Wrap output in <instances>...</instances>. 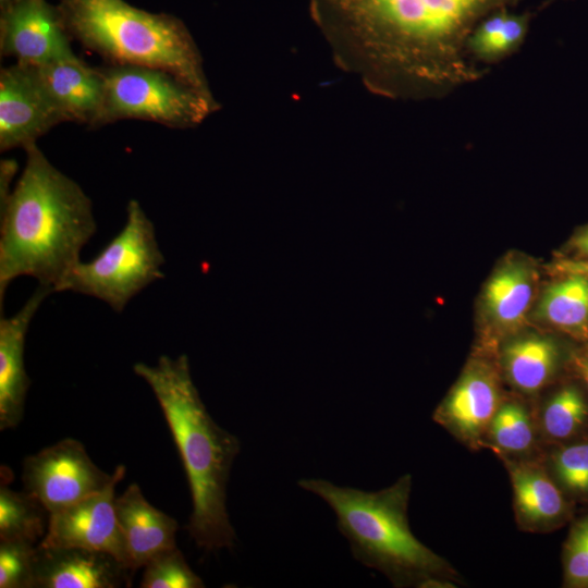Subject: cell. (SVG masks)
Instances as JSON below:
<instances>
[{
  "instance_id": "cell-19",
  "label": "cell",
  "mask_w": 588,
  "mask_h": 588,
  "mask_svg": "<svg viewBox=\"0 0 588 588\" xmlns=\"http://www.w3.org/2000/svg\"><path fill=\"white\" fill-rule=\"evenodd\" d=\"M534 296L532 275L520 262L507 264L488 281L485 306L491 320L503 330H514L526 319Z\"/></svg>"
},
{
  "instance_id": "cell-28",
  "label": "cell",
  "mask_w": 588,
  "mask_h": 588,
  "mask_svg": "<svg viewBox=\"0 0 588 588\" xmlns=\"http://www.w3.org/2000/svg\"><path fill=\"white\" fill-rule=\"evenodd\" d=\"M564 584L588 588V515L578 519L569 530L563 554Z\"/></svg>"
},
{
  "instance_id": "cell-22",
  "label": "cell",
  "mask_w": 588,
  "mask_h": 588,
  "mask_svg": "<svg viewBox=\"0 0 588 588\" xmlns=\"http://www.w3.org/2000/svg\"><path fill=\"white\" fill-rule=\"evenodd\" d=\"M49 513L32 494L0 488V541H19L35 544L44 538Z\"/></svg>"
},
{
  "instance_id": "cell-15",
  "label": "cell",
  "mask_w": 588,
  "mask_h": 588,
  "mask_svg": "<svg viewBox=\"0 0 588 588\" xmlns=\"http://www.w3.org/2000/svg\"><path fill=\"white\" fill-rule=\"evenodd\" d=\"M52 287L39 285L12 317L0 318V429L15 428L23 418L30 379L24 365L29 323Z\"/></svg>"
},
{
  "instance_id": "cell-18",
  "label": "cell",
  "mask_w": 588,
  "mask_h": 588,
  "mask_svg": "<svg viewBox=\"0 0 588 588\" xmlns=\"http://www.w3.org/2000/svg\"><path fill=\"white\" fill-rule=\"evenodd\" d=\"M535 13H514L500 8L483 17L466 40V53L477 65L489 68L517 52L529 32Z\"/></svg>"
},
{
  "instance_id": "cell-33",
  "label": "cell",
  "mask_w": 588,
  "mask_h": 588,
  "mask_svg": "<svg viewBox=\"0 0 588 588\" xmlns=\"http://www.w3.org/2000/svg\"><path fill=\"white\" fill-rule=\"evenodd\" d=\"M13 0H0V8H3L4 5L9 4Z\"/></svg>"
},
{
  "instance_id": "cell-9",
  "label": "cell",
  "mask_w": 588,
  "mask_h": 588,
  "mask_svg": "<svg viewBox=\"0 0 588 588\" xmlns=\"http://www.w3.org/2000/svg\"><path fill=\"white\" fill-rule=\"evenodd\" d=\"M1 9L0 53L35 66L76 57L58 7L13 0Z\"/></svg>"
},
{
  "instance_id": "cell-5",
  "label": "cell",
  "mask_w": 588,
  "mask_h": 588,
  "mask_svg": "<svg viewBox=\"0 0 588 588\" xmlns=\"http://www.w3.org/2000/svg\"><path fill=\"white\" fill-rule=\"evenodd\" d=\"M57 7L70 37L112 64L161 69L212 94L200 51L179 17L124 0H61Z\"/></svg>"
},
{
  "instance_id": "cell-7",
  "label": "cell",
  "mask_w": 588,
  "mask_h": 588,
  "mask_svg": "<svg viewBox=\"0 0 588 588\" xmlns=\"http://www.w3.org/2000/svg\"><path fill=\"white\" fill-rule=\"evenodd\" d=\"M100 70L106 85L101 126L135 119L188 128L220 108L212 94L161 69L112 64Z\"/></svg>"
},
{
  "instance_id": "cell-8",
  "label": "cell",
  "mask_w": 588,
  "mask_h": 588,
  "mask_svg": "<svg viewBox=\"0 0 588 588\" xmlns=\"http://www.w3.org/2000/svg\"><path fill=\"white\" fill-rule=\"evenodd\" d=\"M125 471L123 465L117 466L112 474L103 471L88 456L82 442L65 438L25 457L22 482L24 490L50 514L102 491L123 479Z\"/></svg>"
},
{
  "instance_id": "cell-14",
  "label": "cell",
  "mask_w": 588,
  "mask_h": 588,
  "mask_svg": "<svg viewBox=\"0 0 588 588\" xmlns=\"http://www.w3.org/2000/svg\"><path fill=\"white\" fill-rule=\"evenodd\" d=\"M36 68L48 97L64 122L101 126L106 85L100 69L89 66L77 57Z\"/></svg>"
},
{
  "instance_id": "cell-30",
  "label": "cell",
  "mask_w": 588,
  "mask_h": 588,
  "mask_svg": "<svg viewBox=\"0 0 588 588\" xmlns=\"http://www.w3.org/2000/svg\"><path fill=\"white\" fill-rule=\"evenodd\" d=\"M559 269L564 273H580L588 277V260H565L559 265Z\"/></svg>"
},
{
  "instance_id": "cell-1",
  "label": "cell",
  "mask_w": 588,
  "mask_h": 588,
  "mask_svg": "<svg viewBox=\"0 0 588 588\" xmlns=\"http://www.w3.org/2000/svg\"><path fill=\"white\" fill-rule=\"evenodd\" d=\"M522 0H309L336 64L372 94L443 98L488 73L466 53L475 26Z\"/></svg>"
},
{
  "instance_id": "cell-24",
  "label": "cell",
  "mask_w": 588,
  "mask_h": 588,
  "mask_svg": "<svg viewBox=\"0 0 588 588\" xmlns=\"http://www.w3.org/2000/svg\"><path fill=\"white\" fill-rule=\"evenodd\" d=\"M487 436L501 453L523 454L535 444V426L527 408L516 402H502Z\"/></svg>"
},
{
  "instance_id": "cell-32",
  "label": "cell",
  "mask_w": 588,
  "mask_h": 588,
  "mask_svg": "<svg viewBox=\"0 0 588 588\" xmlns=\"http://www.w3.org/2000/svg\"><path fill=\"white\" fill-rule=\"evenodd\" d=\"M574 244L577 250L588 258V228L575 238Z\"/></svg>"
},
{
  "instance_id": "cell-27",
  "label": "cell",
  "mask_w": 588,
  "mask_h": 588,
  "mask_svg": "<svg viewBox=\"0 0 588 588\" xmlns=\"http://www.w3.org/2000/svg\"><path fill=\"white\" fill-rule=\"evenodd\" d=\"M34 544L0 541V588H35Z\"/></svg>"
},
{
  "instance_id": "cell-26",
  "label": "cell",
  "mask_w": 588,
  "mask_h": 588,
  "mask_svg": "<svg viewBox=\"0 0 588 588\" xmlns=\"http://www.w3.org/2000/svg\"><path fill=\"white\" fill-rule=\"evenodd\" d=\"M555 481L566 491L588 495V442L562 446L552 455Z\"/></svg>"
},
{
  "instance_id": "cell-4",
  "label": "cell",
  "mask_w": 588,
  "mask_h": 588,
  "mask_svg": "<svg viewBox=\"0 0 588 588\" xmlns=\"http://www.w3.org/2000/svg\"><path fill=\"white\" fill-rule=\"evenodd\" d=\"M297 485L326 501L352 554L385 575L396 587H455L453 567L412 532L407 509L409 474L378 491L340 487L324 479H301Z\"/></svg>"
},
{
  "instance_id": "cell-29",
  "label": "cell",
  "mask_w": 588,
  "mask_h": 588,
  "mask_svg": "<svg viewBox=\"0 0 588 588\" xmlns=\"http://www.w3.org/2000/svg\"><path fill=\"white\" fill-rule=\"evenodd\" d=\"M17 171V162L14 159H4L0 163V201L11 193V182Z\"/></svg>"
},
{
  "instance_id": "cell-23",
  "label": "cell",
  "mask_w": 588,
  "mask_h": 588,
  "mask_svg": "<svg viewBox=\"0 0 588 588\" xmlns=\"http://www.w3.org/2000/svg\"><path fill=\"white\" fill-rule=\"evenodd\" d=\"M588 420V404L581 392L567 385L555 392L546 403L540 416L543 434L553 441L575 436Z\"/></svg>"
},
{
  "instance_id": "cell-21",
  "label": "cell",
  "mask_w": 588,
  "mask_h": 588,
  "mask_svg": "<svg viewBox=\"0 0 588 588\" xmlns=\"http://www.w3.org/2000/svg\"><path fill=\"white\" fill-rule=\"evenodd\" d=\"M565 274L566 278L543 292L538 315L555 328L585 339L588 335V277Z\"/></svg>"
},
{
  "instance_id": "cell-17",
  "label": "cell",
  "mask_w": 588,
  "mask_h": 588,
  "mask_svg": "<svg viewBox=\"0 0 588 588\" xmlns=\"http://www.w3.org/2000/svg\"><path fill=\"white\" fill-rule=\"evenodd\" d=\"M505 462L519 527L528 531H544L561 524L568 513V504L556 481L538 462L509 458Z\"/></svg>"
},
{
  "instance_id": "cell-13",
  "label": "cell",
  "mask_w": 588,
  "mask_h": 588,
  "mask_svg": "<svg viewBox=\"0 0 588 588\" xmlns=\"http://www.w3.org/2000/svg\"><path fill=\"white\" fill-rule=\"evenodd\" d=\"M134 573L103 551L38 544L35 548V588L130 587Z\"/></svg>"
},
{
  "instance_id": "cell-3",
  "label": "cell",
  "mask_w": 588,
  "mask_h": 588,
  "mask_svg": "<svg viewBox=\"0 0 588 588\" xmlns=\"http://www.w3.org/2000/svg\"><path fill=\"white\" fill-rule=\"evenodd\" d=\"M133 369L155 394L182 460L193 504L185 529L206 551L233 548L236 536L226 510V485L240 440L209 415L186 355H162L154 366L136 363Z\"/></svg>"
},
{
  "instance_id": "cell-25",
  "label": "cell",
  "mask_w": 588,
  "mask_h": 588,
  "mask_svg": "<svg viewBox=\"0 0 588 588\" xmlns=\"http://www.w3.org/2000/svg\"><path fill=\"white\" fill-rule=\"evenodd\" d=\"M142 588H204L203 579L189 567L181 550H166L145 565Z\"/></svg>"
},
{
  "instance_id": "cell-16",
  "label": "cell",
  "mask_w": 588,
  "mask_h": 588,
  "mask_svg": "<svg viewBox=\"0 0 588 588\" xmlns=\"http://www.w3.org/2000/svg\"><path fill=\"white\" fill-rule=\"evenodd\" d=\"M115 513L133 572L157 554L176 547L177 522L151 505L137 483H131L115 498Z\"/></svg>"
},
{
  "instance_id": "cell-12",
  "label": "cell",
  "mask_w": 588,
  "mask_h": 588,
  "mask_svg": "<svg viewBox=\"0 0 588 588\" xmlns=\"http://www.w3.org/2000/svg\"><path fill=\"white\" fill-rule=\"evenodd\" d=\"M501 403L495 371L489 365L474 363L436 409L433 420L466 444L478 446L485 444Z\"/></svg>"
},
{
  "instance_id": "cell-2",
  "label": "cell",
  "mask_w": 588,
  "mask_h": 588,
  "mask_svg": "<svg viewBox=\"0 0 588 588\" xmlns=\"http://www.w3.org/2000/svg\"><path fill=\"white\" fill-rule=\"evenodd\" d=\"M25 151L22 174L0 201L1 311L5 290L17 277H33L56 292L96 232L93 204L82 187L37 144Z\"/></svg>"
},
{
  "instance_id": "cell-10",
  "label": "cell",
  "mask_w": 588,
  "mask_h": 588,
  "mask_svg": "<svg viewBox=\"0 0 588 588\" xmlns=\"http://www.w3.org/2000/svg\"><path fill=\"white\" fill-rule=\"evenodd\" d=\"M64 122L48 97L35 65L16 62L0 71V150L37 143Z\"/></svg>"
},
{
  "instance_id": "cell-6",
  "label": "cell",
  "mask_w": 588,
  "mask_h": 588,
  "mask_svg": "<svg viewBox=\"0 0 588 588\" xmlns=\"http://www.w3.org/2000/svg\"><path fill=\"white\" fill-rule=\"evenodd\" d=\"M163 264L154 223L140 204L131 199L123 229L90 261L79 260L56 292L94 296L121 313L132 297L164 277Z\"/></svg>"
},
{
  "instance_id": "cell-31",
  "label": "cell",
  "mask_w": 588,
  "mask_h": 588,
  "mask_svg": "<svg viewBox=\"0 0 588 588\" xmlns=\"http://www.w3.org/2000/svg\"><path fill=\"white\" fill-rule=\"evenodd\" d=\"M576 368L588 387V353L575 358Z\"/></svg>"
},
{
  "instance_id": "cell-20",
  "label": "cell",
  "mask_w": 588,
  "mask_h": 588,
  "mask_svg": "<svg viewBox=\"0 0 588 588\" xmlns=\"http://www.w3.org/2000/svg\"><path fill=\"white\" fill-rule=\"evenodd\" d=\"M559 360L555 343L544 336L528 335L509 343L502 353L506 379L524 393L542 389L553 376Z\"/></svg>"
},
{
  "instance_id": "cell-11",
  "label": "cell",
  "mask_w": 588,
  "mask_h": 588,
  "mask_svg": "<svg viewBox=\"0 0 588 588\" xmlns=\"http://www.w3.org/2000/svg\"><path fill=\"white\" fill-rule=\"evenodd\" d=\"M121 480L50 513L46 534L38 546L81 547L103 551L130 568L124 536L115 513L114 490Z\"/></svg>"
}]
</instances>
